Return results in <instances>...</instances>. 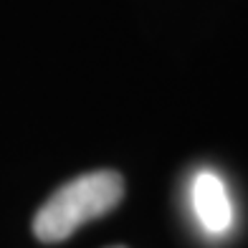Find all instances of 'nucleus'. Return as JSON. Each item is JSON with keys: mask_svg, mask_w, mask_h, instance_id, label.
<instances>
[{"mask_svg": "<svg viewBox=\"0 0 248 248\" xmlns=\"http://www.w3.org/2000/svg\"><path fill=\"white\" fill-rule=\"evenodd\" d=\"M122 198L124 180L114 170L86 172L61 185L43 202L33 218V233L43 243L66 241L84 223L107 216Z\"/></svg>", "mask_w": 248, "mask_h": 248, "instance_id": "obj_1", "label": "nucleus"}, {"mask_svg": "<svg viewBox=\"0 0 248 248\" xmlns=\"http://www.w3.org/2000/svg\"><path fill=\"white\" fill-rule=\"evenodd\" d=\"M193 205H195V216L205 231H210V233L228 231L233 210H231V200H228V193H225V185L220 183L218 175L200 172L195 177Z\"/></svg>", "mask_w": 248, "mask_h": 248, "instance_id": "obj_2", "label": "nucleus"}, {"mask_svg": "<svg viewBox=\"0 0 248 248\" xmlns=\"http://www.w3.org/2000/svg\"><path fill=\"white\" fill-rule=\"evenodd\" d=\"M111 248H122V246H111Z\"/></svg>", "mask_w": 248, "mask_h": 248, "instance_id": "obj_3", "label": "nucleus"}]
</instances>
